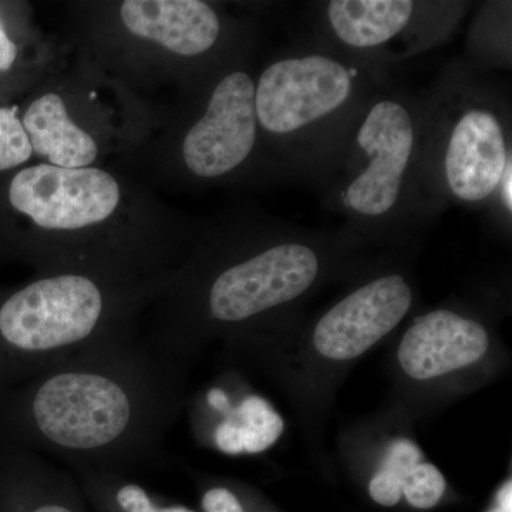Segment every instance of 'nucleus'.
I'll use <instances>...</instances> for the list:
<instances>
[{
	"label": "nucleus",
	"mask_w": 512,
	"mask_h": 512,
	"mask_svg": "<svg viewBox=\"0 0 512 512\" xmlns=\"http://www.w3.org/2000/svg\"><path fill=\"white\" fill-rule=\"evenodd\" d=\"M198 220L117 165L30 163L0 180V254L36 274L143 282L173 274Z\"/></svg>",
	"instance_id": "obj_1"
},
{
	"label": "nucleus",
	"mask_w": 512,
	"mask_h": 512,
	"mask_svg": "<svg viewBox=\"0 0 512 512\" xmlns=\"http://www.w3.org/2000/svg\"><path fill=\"white\" fill-rule=\"evenodd\" d=\"M138 333L96 343L29 379L9 404L20 443L74 471L158 463L183 402L181 365Z\"/></svg>",
	"instance_id": "obj_2"
},
{
	"label": "nucleus",
	"mask_w": 512,
	"mask_h": 512,
	"mask_svg": "<svg viewBox=\"0 0 512 512\" xmlns=\"http://www.w3.org/2000/svg\"><path fill=\"white\" fill-rule=\"evenodd\" d=\"M352 231H309L251 205L198 220L190 254L140 322L141 340L181 365L200 339L244 329L318 284L328 249Z\"/></svg>",
	"instance_id": "obj_3"
},
{
	"label": "nucleus",
	"mask_w": 512,
	"mask_h": 512,
	"mask_svg": "<svg viewBox=\"0 0 512 512\" xmlns=\"http://www.w3.org/2000/svg\"><path fill=\"white\" fill-rule=\"evenodd\" d=\"M67 12L74 55L150 101L191 92L261 42L252 16L208 0H84Z\"/></svg>",
	"instance_id": "obj_4"
},
{
	"label": "nucleus",
	"mask_w": 512,
	"mask_h": 512,
	"mask_svg": "<svg viewBox=\"0 0 512 512\" xmlns=\"http://www.w3.org/2000/svg\"><path fill=\"white\" fill-rule=\"evenodd\" d=\"M259 47L221 67L165 107L160 126L114 164L148 188L200 192L281 184L256 121Z\"/></svg>",
	"instance_id": "obj_5"
},
{
	"label": "nucleus",
	"mask_w": 512,
	"mask_h": 512,
	"mask_svg": "<svg viewBox=\"0 0 512 512\" xmlns=\"http://www.w3.org/2000/svg\"><path fill=\"white\" fill-rule=\"evenodd\" d=\"M390 70L308 40L258 64L259 134L282 183L316 188Z\"/></svg>",
	"instance_id": "obj_6"
},
{
	"label": "nucleus",
	"mask_w": 512,
	"mask_h": 512,
	"mask_svg": "<svg viewBox=\"0 0 512 512\" xmlns=\"http://www.w3.org/2000/svg\"><path fill=\"white\" fill-rule=\"evenodd\" d=\"M420 156V94L392 82L366 104L315 190L356 237H406L439 217L421 188Z\"/></svg>",
	"instance_id": "obj_7"
},
{
	"label": "nucleus",
	"mask_w": 512,
	"mask_h": 512,
	"mask_svg": "<svg viewBox=\"0 0 512 512\" xmlns=\"http://www.w3.org/2000/svg\"><path fill=\"white\" fill-rule=\"evenodd\" d=\"M170 275L116 282L83 274H36L0 293V382L32 379L104 340L136 335Z\"/></svg>",
	"instance_id": "obj_8"
},
{
	"label": "nucleus",
	"mask_w": 512,
	"mask_h": 512,
	"mask_svg": "<svg viewBox=\"0 0 512 512\" xmlns=\"http://www.w3.org/2000/svg\"><path fill=\"white\" fill-rule=\"evenodd\" d=\"M420 183L437 214L484 211L512 160L511 97L467 60H453L420 92Z\"/></svg>",
	"instance_id": "obj_9"
},
{
	"label": "nucleus",
	"mask_w": 512,
	"mask_h": 512,
	"mask_svg": "<svg viewBox=\"0 0 512 512\" xmlns=\"http://www.w3.org/2000/svg\"><path fill=\"white\" fill-rule=\"evenodd\" d=\"M165 107L141 99L83 57H60L19 104V117L40 163L86 168L116 163L158 126ZM113 164V165H114Z\"/></svg>",
	"instance_id": "obj_10"
},
{
	"label": "nucleus",
	"mask_w": 512,
	"mask_h": 512,
	"mask_svg": "<svg viewBox=\"0 0 512 512\" xmlns=\"http://www.w3.org/2000/svg\"><path fill=\"white\" fill-rule=\"evenodd\" d=\"M470 3L424 0H329L313 3L315 42L389 70L443 45Z\"/></svg>",
	"instance_id": "obj_11"
},
{
	"label": "nucleus",
	"mask_w": 512,
	"mask_h": 512,
	"mask_svg": "<svg viewBox=\"0 0 512 512\" xmlns=\"http://www.w3.org/2000/svg\"><path fill=\"white\" fill-rule=\"evenodd\" d=\"M412 285L403 274L376 276L323 313L312 343L329 360H352L380 342L410 312Z\"/></svg>",
	"instance_id": "obj_12"
},
{
	"label": "nucleus",
	"mask_w": 512,
	"mask_h": 512,
	"mask_svg": "<svg viewBox=\"0 0 512 512\" xmlns=\"http://www.w3.org/2000/svg\"><path fill=\"white\" fill-rule=\"evenodd\" d=\"M488 345L487 329L480 322L450 309H436L414 320L397 357L407 376L430 380L474 365Z\"/></svg>",
	"instance_id": "obj_13"
},
{
	"label": "nucleus",
	"mask_w": 512,
	"mask_h": 512,
	"mask_svg": "<svg viewBox=\"0 0 512 512\" xmlns=\"http://www.w3.org/2000/svg\"><path fill=\"white\" fill-rule=\"evenodd\" d=\"M64 55L46 36L26 2L0 0V77L29 92Z\"/></svg>",
	"instance_id": "obj_14"
},
{
	"label": "nucleus",
	"mask_w": 512,
	"mask_h": 512,
	"mask_svg": "<svg viewBox=\"0 0 512 512\" xmlns=\"http://www.w3.org/2000/svg\"><path fill=\"white\" fill-rule=\"evenodd\" d=\"M447 483L441 471L423 463V453L409 439H397L387 447L379 471L370 480L369 494L377 504L393 507L406 497L410 505L429 510L439 504Z\"/></svg>",
	"instance_id": "obj_15"
},
{
	"label": "nucleus",
	"mask_w": 512,
	"mask_h": 512,
	"mask_svg": "<svg viewBox=\"0 0 512 512\" xmlns=\"http://www.w3.org/2000/svg\"><path fill=\"white\" fill-rule=\"evenodd\" d=\"M215 430V444L222 453L258 454L268 450L284 433V420L259 396H248Z\"/></svg>",
	"instance_id": "obj_16"
},
{
	"label": "nucleus",
	"mask_w": 512,
	"mask_h": 512,
	"mask_svg": "<svg viewBox=\"0 0 512 512\" xmlns=\"http://www.w3.org/2000/svg\"><path fill=\"white\" fill-rule=\"evenodd\" d=\"M468 35V63L485 70L510 67L511 3L493 2L481 8Z\"/></svg>",
	"instance_id": "obj_17"
},
{
	"label": "nucleus",
	"mask_w": 512,
	"mask_h": 512,
	"mask_svg": "<svg viewBox=\"0 0 512 512\" xmlns=\"http://www.w3.org/2000/svg\"><path fill=\"white\" fill-rule=\"evenodd\" d=\"M33 504L26 512H80L72 503V480L49 458L32 451L19 454Z\"/></svg>",
	"instance_id": "obj_18"
},
{
	"label": "nucleus",
	"mask_w": 512,
	"mask_h": 512,
	"mask_svg": "<svg viewBox=\"0 0 512 512\" xmlns=\"http://www.w3.org/2000/svg\"><path fill=\"white\" fill-rule=\"evenodd\" d=\"M33 151L19 117V104L0 106V180L32 163Z\"/></svg>",
	"instance_id": "obj_19"
},
{
	"label": "nucleus",
	"mask_w": 512,
	"mask_h": 512,
	"mask_svg": "<svg viewBox=\"0 0 512 512\" xmlns=\"http://www.w3.org/2000/svg\"><path fill=\"white\" fill-rule=\"evenodd\" d=\"M76 471H86L97 483L110 491L111 501L116 505V510L119 512H195L190 508L180 507V505L160 507V505L154 503L153 498L148 495L143 487L127 481L123 473L97 470Z\"/></svg>",
	"instance_id": "obj_20"
},
{
	"label": "nucleus",
	"mask_w": 512,
	"mask_h": 512,
	"mask_svg": "<svg viewBox=\"0 0 512 512\" xmlns=\"http://www.w3.org/2000/svg\"><path fill=\"white\" fill-rule=\"evenodd\" d=\"M484 212L491 224L510 234L512 225V160L508 161L503 177L495 188L493 197Z\"/></svg>",
	"instance_id": "obj_21"
},
{
	"label": "nucleus",
	"mask_w": 512,
	"mask_h": 512,
	"mask_svg": "<svg viewBox=\"0 0 512 512\" xmlns=\"http://www.w3.org/2000/svg\"><path fill=\"white\" fill-rule=\"evenodd\" d=\"M204 512H245L237 495L227 487H212L202 495Z\"/></svg>",
	"instance_id": "obj_22"
},
{
	"label": "nucleus",
	"mask_w": 512,
	"mask_h": 512,
	"mask_svg": "<svg viewBox=\"0 0 512 512\" xmlns=\"http://www.w3.org/2000/svg\"><path fill=\"white\" fill-rule=\"evenodd\" d=\"M28 93L23 90L18 84L9 82V80L0 77V106H8V104L15 103L16 99H22Z\"/></svg>",
	"instance_id": "obj_23"
},
{
	"label": "nucleus",
	"mask_w": 512,
	"mask_h": 512,
	"mask_svg": "<svg viewBox=\"0 0 512 512\" xmlns=\"http://www.w3.org/2000/svg\"><path fill=\"white\" fill-rule=\"evenodd\" d=\"M488 512H512V483L508 480L503 487L498 490L495 497V505Z\"/></svg>",
	"instance_id": "obj_24"
},
{
	"label": "nucleus",
	"mask_w": 512,
	"mask_h": 512,
	"mask_svg": "<svg viewBox=\"0 0 512 512\" xmlns=\"http://www.w3.org/2000/svg\"><path fill=\"white\" fill-rule=\"evenodd\" d=\"M207 400L212 409L218 410V412L221 413L227 412L229 407H231L227 393H225L224 390L218 389V387H215V389H211L210 392H208Z\"/></svg>",
	"instance_id": "obj_25"
}]
</instances>
